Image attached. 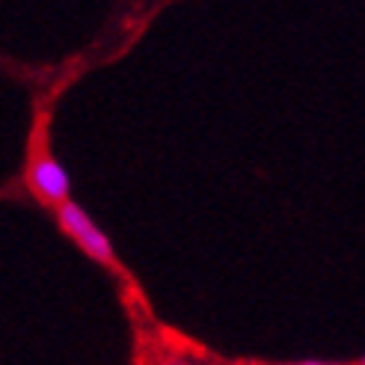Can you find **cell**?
Masks as SVG:
<instances>
[{
	"mask_svg": "<svg viewBox=\"0 0 365 365\" xmlns=\"http://www.w3.org/2000/svg\"><path fill=\"white\" fill-rule=\"evenodd\" d=\"M60 223H63V229L71 235V238L83 247V252L93 255L96 262H104V264L116 262L110 238H107V235L96 226V220L78 202H71V199H68V202L60 205Z\"/></svg>",
	"mask_w": 365,
	"mask_h": 365,
	"instance_id": "1",
	"label": "cell"
},
{
	"mask_svg": "<svg viewBox=\"0 0 365 365\" xmlns=\"http://www.w3.org/2000/svg\"><path fill=\"white\" fill-rule=\"evenodd\" d=\"M30 187L36 190V196L48 205H63L68 202V173L60 160H53L51 155H39L30 163V173H27Z\"/></svg>",
	"mask_w": 365,
	"mask_h": 365,
	"instance_id": "2",
	"label": "cell"
},
{
	"mask_svg": "<svg viewBox=\"0 0 365 365\" xmlns=\"http://www.w3.org/2000/svg\"><path fill=\"white\" fill-rule=\"evenodd\" d=\"M300 365H333V362H300Z\"/></svg>",
	"mask_w": 365,
	"mask_h": 365,
	"instance_id": "3",
	"label": "cell"
},
{
	"mask_svg": "<svg viewBox=\"0 0 365 365\" xmlns=\"http://www.w3.org/2000/svg\"><path fill=\"white\" fill-rule=\"evenodd\" d=\"M163 365H190V362H163Z\"/></svg>",
	"mask_w": 365,
	"mask_h": 365,
	"instance_id": "4",
	"label": "cell"
}]
</instances>
